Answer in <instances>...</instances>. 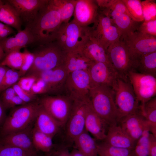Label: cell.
Returning a JSON list of instances; mask_svg holds the SVG:
<instances>
[{
    "label": "cell",
    "mask_w": 156,
    "mask_h": 156,
    "mask_svg": "<svg viewBox=\"0 0 156 156\" xmlns=\"http://www.w3.org/2000/svg\"><path fill=\"white\" fill-rule=\"evenodd\" d=\"M62 23L59 13L49 0L33 21L26 27L32 34L35 42L43 45L55 41Z\"/></svg>",
    "instance_id": "6da1fadb"
},
{
    "label": "cell",
    "mask_w": 156,
    "mask_h": 156,
    "mask_svg": "<svg viewBox=\"0 0 156 156\" xmlns=\"http://www.w3.org/2000/svg\"><path fill=\"white\" fill-rule=\"evenodd\" d=\"M111 87L103 85L91 86L89 98L96 112L109 126L118 124L120 120Z\"/></svg>",
    "instance_id": "7a4b0ae2"
},
{
    "label": "cell",
    "mask_w": 156,
    "mask_h": 156,
    "mask_svg": "<svg viewBox=\"0 0 156 156\" xmlns=\"http://www.w3.org/2000/svg\"><path fill=\"white\" fill-rule=\"evenodd\" d=\"M40 105L38 100L12 108L0 128V136L24 129L34 124Z\"/></svg>",
    "instance_id": "3957f363"
},
{
    "label": "cell",
    "mask_w": 156,
    "mask_h": 156,
    "mask_svg": "<svg viewBox=\"0 0 156 156\" xmlns=\"http://www.w3.org/2000/svg\"><path fill=\"white\" fill-rule=\"evenodd\" d=\"M33 53L34 63L26 75L51 70L63 65L66 52L55 41L40 45Z\"/></svg>",
    "instance_id": "277c9868"
},
{
    "label": "cell",
    "mask_w": 156,
    "mask_h": 156,
    "mask_svg": "<svg viewBox=\"0 0 156 156\" xmlns=\"http://www.w3.org/2000/svg\"><path fill=\"white\" fill-rule=\"evenodd\" d=\"M91 27L78 25L73 20L62 23L58 30L55 41L65 52L79 49L90 35Z\"/></svg>",
    "instance_id": "5b68a950"
},
{
    "label": "cell",
    "mask_w": 156,
    "mask_h": 156,
    "mask_svg": "<svg viewBox=\"0 0 156 156\" xmlns=\"http://www.w3.org/2000/svg\"><path fill=\"white\" fill-rule=\"evenodd\" d=\"M113 89L120 119L128 115L140 113V103L128 80L118 77Z\"/></svg>",
    "instance_id": "8992f818"
},
{
    "label": "cell",
    "mask_w": 156,
    "mask_h": 156,
    "mask_svg": "<svg viewBox=\"0 0 156 156\" xmlns=\"http://www.w3.org/2000/svg\"><path fill=\"white\" fill-rule=\"evenodd\" d=\"M120 40L127 48L133 62L142 55L156 51V37L138 31L123 34Z\"/></svg>",
    "instance_id": "52a82bcc"
},
{
    "label": "cell",
    "mask_w": 156,
    "mask_h": 156,
    "mask_svg": "<svg viewBox=\"0 0 156 156\" xmlns=\"http://www.w3.org/2000/svg\"><path fill=\"white\" fill-rule=\"evenodd\" d=\"M91 27L90 35L106 50L111 44L119 40L122 34L111 19L99 11Z\"/></svg>",
    "instance_id": "ba28073f"
},
{
    "label": "cell",
    "mask_w": 156,
    "mask_h": 156,
    "mask_svg": "<svg viewBox=\"0 0 156 156\" xmlns=\"http://www.w3.org/2000/svg\"><path fill=\"white\" fill-rule=\"evenodd\" d=\"M108 60L119 78L128 80L129 73L134 70L133 62L123 43L120 40L110 45L106 50Z\"/></svg>",
    "instance_id": "9c48e42d"
},
{
    "label": "cell",
    "mask_w": 156,
    "mask_h": 156,
    "mask_svg": "<svg viewBox=\"0 0 156 156\" xmlns=\"http://www.w3.org/2000/svg\"><path fill=\"white\" fill-rule=\"evenodd\" d=\"M39 101L61 127L65 125L72 107L73 101L68 96L46 95Z\"/></svg>",
    "instance_id": "30bf717a"
},
{
    "label": "cell",
    "mask_w": 156,
    "mask_h": 156,
    "mask_svg": "<svg viewBox=\"0 0 156 156\" xmlns=\"http://www.w3.org/2000/svg\"><path fill=\"white\" fill-rule=\"evenodd\" d=\"M92 86L88 71L78 70L68 74L64 87L68 96L73 101H85L89 99Z\"/></svg>",
    "instance_id": "8fae6325"
},
{
    "label": "cell",
    "mask_w": 156,
    "mask_h": 156,
    "mask_svg": "<svg viewBox=\"0 0 156 156\" xmlns=\"http://www.w3.org/2000/svg\"><path fill=\"white\" fill-rule=\"evenodd\" d=\"M127 79L140 105L156 96V77L141 73L134 70L129 73Z\"/></svg>",
    "instance_id": "7c38bea8"
},
{
    "label": "cell",
    "mask_w": 156,
    "mask_h": 156,
    "mask_svg": "<svg viewBox=\"0 0 156 156\" xmlns=\"http://www.w3.org/2000/svg\"><path fill=\"white\" fill-rule=\"evenodd\" d=\"M86 101H73L70 113L65 125L66 136L69 140H75L85 130Z\"/></svg>",
    "instance_id": "4fadbf2b"
},
{
    "label": "cell",
    "mask_w": 156,
    "mask_h": 156,
    "mask_svg": "<svg viewBox=\"0 0 156 156\" xmlns=\"http://www.w3.org/2000/svg\"><path fill=\"white\" fill-rule=\"evenodd\" d=\"M88 71L91 79L92 86L103 85L113 89L117 78L119 77L113 67L103 62H92Z\"/></svg>",
    "instance_id": "5bb4252c"
},
{
    "label": "cell",
    "mask_w": 156,
    "mask_h": 156,
    "mask_svg": "<svg viewBox=\"0 0 156 156\" xmlns=\"http://www.w3.org/2000/svg\"><path fill=\"white\" fill-rule=\"evenodd\" d=\"M99 12L96 0H76L73 20L81 26L88 27L94 22Z\"/></svg>",
    "instance_id": "9a60e30c"
},
{
    "label": "cell",
    "mask_w": 156,
    "mask_h": 156,
    "mask_svg": "<svg viewBox=\"0 0 156 156\" xmlns=\"http://www.w3.org/2000/svg\"><path fill=\"white\" fill-rule=\"evenodd\" d=\"M49 0H8L26 26L35 19Z\"/></svg>",
    "instance_id": "2e32d148"
},
{
    "label": "cell",
    "mask_w": 156,
    "mask_h": 156,
    "mask_svg": "<svg viewBox=\"0 0 156 156\" xmlns=\"http://www.w3.org/2000/svg\"><path fill=\"white\" fill-rule=\"evenodd\" d=\"M31 75L42 80L47 88L48 94H53L64 87L68 73L63 64L51 70Z\"/></svg>",
    "instance_id": "e0dca14e"
},
{
    "label": "cell",
    "mask_w": 156,
    "mask_h": 156,
    "mask_svg": "<svg viewBox=\"0 0 156 156\" xmlns=\"http://www.w3.org/2000/svg\"><path fill=\"white\" fill-rule=\"evenodd\" d=\"M118 124L131 138L136 142L145 130H149V122L140 113L122 117Z\"/></svg>",
    "instance_id": "ac0fdd59"
},
{
    "label": "cell",
    "mask_w": 156,
    "mask_h": 156,
    "mask_svg": "<svg viewBox=\"0 0 156 156\" xmlns=\"http://www.w3.org/2000/svg\"><path fill=\"white\" fill-rule=\"evenodd\" d=\"M108 127L107 124L94 111L89 99L86 109L85 130L96 140H103Z\"/></svg>",
    "instance_id": "d6986e66"
},
{
    "label": "cell",
    "mask_w": 156,
    "mask_h": 156,
    "mask_svg": "<svg viewBox=\"0 0 156 156\" xmlns=\"http://www.w3.org/2000/svg\"><path fill=\"white\" fill-rule=\"evenodd\" d=\"M33 127V125L24 129L0 136V143L37 152L32 142V133Z\"/></svg>",
    "instance_id": "ffe728a7"
},
{
    "label": "cell",
    "mask_w": 156,
    "mask_h": 156,
    "mask_svg": "<svg viewBox=\"0 0 156 156\" xmlns=\"http://www.w3.org/2000/svg\"><path fill=\"white\" fill-rule=\"evenodd\" d=\"M35 42L34 37L26 27L15 35L0 40V45L5 55L20 50L27 45Z\"/></svg>",
    "instance_id": "44dd1931"
},
{
    "label": "cell",
    "mask_w": 156,
    "mask_h": 156,
    "mask_svg": "<svg viewBox=\"0 0 156 156\" xmlns=\"http://www.w3.org/2000/svg\"><path fill=\"white\" fill-rule=\"evenodd\" d=\"M104 142L112 146L134 150L136 141L131 138L118 124L109 126Z\"/></svg>",
    "instance_id": "7402d4cb"
},
{
    "label": "cell",
    "mask_w": 156,
    "mask_h": 156,
    "mask_svg": "<svg viewBox=\"0 0 156 156\" xmlns=\"http://www.w3.org/2000/svg\"><path fill=\"white\" fill-rule=\"evenodd\" d=\"M79 49L91 61L104 63L113 67L108 60L106 50L90 35Z\"/></svg>",
    "instance_id": "603a6c76"
},
{
    "label": "cell",
    "mask_w": 156,
    "mask_h": 156,
    "mask_svg": "<svg viewBox=\"0 0 156 156\" xmlns=\"http://www.w3.org/2000/svg\"><path fill=\"white\" fill-rule=\"evenodd\" d=\"M34 127L40 131L52 137L58 133L61 127L41 105Z\"/></svg>",
    "instance_id": "cb8c5ba5"
},
{
    "label": "cell",
    "mask_w": 156,
    "mask_h": 156,
    "mask_svg": "<svg viewBox=\"0 0 156 156\" xmlns=\"http://www.w3.org/2000/svg\"><path fill=\"white\" fill-rule=\"evenodd\" d=\"M92 62L78 49L66 52L63 64L68 74L75 71H88Z\"/></svg>",
    "instance_id": "d4e9b609"
},
{
    "label": "cell",
    "mask_w": 156,
    "mask_h": 156,
    "mask_svg": "<svg viewBox=\"0 0 156 156\" xmlns=\"http://www.w3.org/2000/svg\"><path fill=\"white\" fill-rule=\"evenodd\" d=\"M0 5V21L16 29L18 32L22 30V21L14 7L7 0Z\"/></svg>",
    "instance_id": "484cf974"
},
{
    "label": "cell",
    "mask_w": 156,
    "mask_h": 156,
    "mask_svg": "<svg viewBox=\"0 0 156 156\" xmlns=\"http://www.w3.org/2000/svg\"><path fill=\"white\" fill-rule=\"evenodd\" d=\"M96 140L85 130L74 140L76 148L84 156H98Z\"/></svg>",
    "instance_id": "4316f807"
},
{
    "label": "cell",
    "mask_w": 156,
    "mask_h": 156,
    "mask_svg": "<svg viewBox=\"0 0 156 156\" xmlns=\"http://www.w3.org/2000/svg\"><path fill=\"white\" fill-rule=\"evenodd\" d=\"M99 11L108 17L111 20L118 14H130L122 0H96Z\"/></svg>",
    "instance_id": "83f0119b"
},
{
    "label": "cell",
    "mask_w": 156,
    "mask_h": 156,
    "mask_svg": "<svg viewBox=\"0 0 156 156\" xmlns=\"http://www.w3.org/2000/svg\"><path fill=\"white\" fill-rule=\"evenodd\" d=\"M134 68L138 73L156 77V51L142 55L135 62Z\"/></svg>",
    "instance_id": "f1b7e54d"
},
{
    "label": "cell",
    "mask_w": 156,
    "mask_h": 156,
    "mask_svg": "<svg viewBox=\"0 0 156 156\" xmlns=\"http://www.w3.org/2000/svg\"><path fill=\"white\" fill-rule=\"evenodd\" d=\"M139 113L149 124V131L156 137V97L140 105Z\"/></svg>",
    "instance_id": "f546056e"
},
{
    "label": "cell",
    "mask_w": 156,
    "mask_h": 156,
    "mask_svg": "<svg viewBox=\"0 0 156 156\" xmlns=\"http://www.w3.org/2000/svg\"><path fill=\"white\" fill-rule=\"evenodd\" d=\"M32 135L33 144L37 151L46 153L51 152L54 146L53 137L40 131L34 126Z\"/></svg>",
    "instance_id": "4dcf8cb0"
},
{
    "label": "cell",
    "mask_w": 156,
    "mask_h": 156,
    "mask_svg": "<svg viewBox=\"0 0 156 156\" xmlns=\"http://www.w3.org/2000/svg\"><path fill=\"white\" fill-rule=\"evenodd\" d=\"M59 13L62 23H67L73 15L76 0H49Z\"/></svg>",
    "instance_id": "1f68e13d"
},
{
    "label": "cell",
    "mask_w": 156,
    "mask_h": 156,
    "mask_svg": "<svg viewBox=\"0 0 156 156\" xmlns=\"http://www.w3.org/2000/svg\"><path fill=\"white\" fill-rule=\"evenodd\" d=\"M112 21L116 25L122 34L137 31L140 24L134 21L128 15L120 13L112 20Z\"/></svg>",
    "instance_id": "d6a6232c"
},
{
    "label": "cell",
    "mask_w": 156,
    "mask_h": 156,
    "mask_svg": "<svg viewBox=\"0 0 156 156\" xmlns=\"http://www.w3.org/2000/svg\"><path fill=\"white\" fill-rule=\"evenodd\" d=\"M100 156H134V150L116 147L105 142L97 145Z\"/></svg>",
    "instance_id": "836d02e7"
},
{
    "label": "cell",
    "mask_w": 156,
    "mask_h": 156,
    "mask_svg": "<svg viewBox=\"0 0 156 156\" xmlns=\"http://www.w3.org/2000/svg\"><path fill=\"white\" fill-rule=\"evenodd\" d=\"M23 54L20 51H14L6 55L3 60L0 62V65L19 70L23 62Z\"/></svg>",
    "instance_id": "e575fe53"
},
{
    "label": "cell",
    "mask_w": 156,
    "mask_h": 156,
    "mask_svg": "<svg viewBox=\"0 0 156 156\" xmlns=\"http://www.w3.org/2000/svg\"><path fill=\"white\" fill-rule=\"evenodd\" d=\"M132 18L139 23L144 21L141 1L140 0H122Z\"/></svg>",
    "instance_id": "d590c367"
},
{
    "label": "cell",
    "mask_w": 156,
    "mask_h": 156,
    "mask_svg": "<svg viewBox=\"0 0 156 156\" xmlns=\"http://www.w3.org/2000/svg\"><path fill=\"white\" fill-rule=\"evenodd\" d=\"M0 156H37V152L0 143Z\"/></svg>",
    "instance_id": "8d00e7d4"
},
{
    "label": "cell",
    "mask_w": 156,
    "mask_h": 156,
    "mask_svg": "<svg viewBox=\"0 0 156 156\" xmlns=\"http://www.w3.org/2000/svg\"><path fill=\"white\" fill-rule=\"evenodd\" d=\"M150 133L148 130H145L137 141L134 149V156H148V141Z\"/></svg>",
    "instance_id": "74e56055"
},
{
    "label": "cell",
    "mask_w": 156,
    "mask_h": 156,
    "mask_svg": "<svg viewBox=\"0 0 156 156\" xmlns=\"http://www.w3.org/2000/svg\"><path fill=\"white\" fill-rule=\"evenodd\" d=\"M144 21H147L156 19L155 0H145L141 1Z\"/></svg>",
    "instance_id": "f35d334b"
},
{
    "label": "cell",
    "mask_w": 156,
    "mask_h": 156,
    "mask_svg": "<svg viewBox=\"0 0 156 156\" xmlns=\"http://www.w3.org/2000/svg\"><path fill=\"white\" fill-rule=\"evenodd\" d=\"M21 77L18 70L8 68L3 78L1 92L17 83Z\"/></svg>",
    "instance_id": "ab89813d"
},
{
    "label": "cell",
    "mask_w": 156,
    "mask_h": 156,
    "mask_svg": "<svg viewBox=\"0 0 156 156\" xmlns=\"http://www.w3.org/2000/svg\"><path fill=\"white\" fill-rule=\"evenodd\" d=\"M23 59L22 65L18 71L21 77L25 76L32 66L34 62V56L33 53L25 49L23 52Z\"/></svg>",
    "instance_id": "60d3db41"
},
{
    "label": "cell",
    "mask_w": 156,
    "mask_h": 156,
    "mask_svg": "<svg viewBox=\"0 0 156 156\" xmlns=\"http://www.w3.org/2000/svg\"><path fill=\"white\" fill-rule=\"evenodd\" d=\"M12 87L15 90L16 94L26 103H31L38 100L37 95L24 90L17 83L15 84Z\"/></svg>",
    "instance_id": "b9f144b4"
},
{
    "label": "cell",
    "mask_w": 156,
    "mask_h": 156,
    "mask_svg": "<svg viewBox=\"0 0 156 156\" xmlns=\"http://www.w3.org/2000/svg\"><path fill=\"white\" fill-rule=\"evenodd\" d=\"M137 31L142 33L156 37V19L143 21L139 25Z\"/></svg>",
    "instance_id": "7bdbcfd3"
},
{
    "label": "cell",
    "mask_w": 156,
    "mask_h": 156,
    "mask_svg": "<svg viewBox=\"0 0 156 156\" xmlns=\"http://www.w3.org/2000/svg\"><path fill=\"white\" fill-rule=\"evenodd\" d=\"M37 79V77L34 75H26L21 77L17 83L24 90L30 92L31 87Z\"/></svg>",
    "instance_id": "ee69618b"
},
{
    "label": "cell",
    "mask_w": 156,
    "mask_h": 156,
    "mask_svg": "<svg viewBox=\"0 0 156 156\" xmlns=\"http://www.w3.org/2000/svg\"><path fill=\"white\" fill-rule=\"evenodd\" d=\"M0 96L2 102L6 109L8 106L14 96L16 94L15 90L12 87L4 90L1 92Z\"/></svg>",
    "instance_id": "f6af8a7d"
},
{
    "label": "cell",
    "mask_w": 156,
    "mask_h": 156,
    "mask_svg": "<svg viewBox=\"0 0 156 156\" xmlns=\"http://www.w3.org/2000/svg\"><path fill=\"white\" fill-rule=\"evenodd\" d=\"M148 156H156V137L150 134L148 145Z\"/></svg>",
    "instance_id": "bcb514c9"
},
{
    "label": "cell",
    "mask_w": 156,
    "mask_h": 156,
    "mask_svg": "<svg viewBox=\"0 0 156 156\" xmlns=\"http://www.w3.org/2000/svg\"><path fill=\"white\" fill-rule=\"evenodd\" d=\"M14 33V31L12 27L0 22V40Z\"/></svg>",
    "instance_id": "7dc6e473"
},
{
    "label": "cell",
    "mask_w": 156,
    "mask_h": 156,
    "mask_svg": "<svg viewBox=\"0 0 156 156\" xmlns=\"http://www.w3.org/2000/svg\"><path fill=\"white\" fill-rule=\"evenodd\" d=\"M25 102L16 94L14 96L9 104L8 109L13 108L15 107L25 104Z\"/></svg>",
    "instance_id": "c3c4849f"
},
{
    "label": "cell",
    "mask_w": 156,
    "mask_h": 156,
    "mask_svg": "<svg viewBox=\"0 0 156 156\" xmlns=\"http://www.w3.org/2000/svg\"><path fill=\"white\" fill-rule=\"evenodd\" d=\"M5 108L0 97V128L3 125L6 117Z\"/></svg>",
    "instance_id": "681fc988"
},
{
    "label": "cell",
    "mask_w": 156,
    "mask_h": 156,
    "mask_svg": "<svg viewBox=\"0 0 156 156\" xmlns=\"http://www.w3.org/2000/svg\"><path fill=\"white\" fill-rule=\"evenodd\" d=\"M55 153V156H70V152L66 147H62Z\"/></svg>",
    "instance_id": "f907efd6"
},
{
    "label": "cell",
    "mask_w": 156,
    "mask_h": 156,
    "mask_svg": "<svg viewBox=\"0 0 156 156\" xmlns=\"http://www.w3.org/2000/svg\"><path fill=\"white\" fill-rule=\"evenodd\" d=\"M8 67L0 65V93L4 76Z\"/></svg>",
    "instance_id": "816d5d0a"
},
{
    "label": "cell",
    "mask_w": 156,
    "mask_h": 156,
    "mask_svg": "<svg viewBox=\"0 0 156 156\" xmlns=\"http://www.w3.org/2000/svg\"><path fill=\"white\" fill-rule=\"evenodd\" d=\"M70 156H84L77 149H73L70 152Z\"/></svg>",
    "instance_id": "f5cc1de1"
},
{
    "label": "cell",
    "mask_w": 156,
    "mask_h": 156,
    "mask_svg": "<svg viewBox=\"0 0 156 156\" xmlns=\"http://www.w3.org/2000/svg\"><path fill=\"white\" fill-rule=\"evenodd\" d=\"M6 55L0 45V62L4 58Z\"/></svg>",
    "instance_id": "db71d44e"
},
{
    "label": "cell",
    "mask_w": 156,
    "mask_h": 156,
    "mask_svg": "<svg viewBox=\"0 0 156 156\" xmlns=\"http://www.w3.org/2000/svg\"><path fill=\"white\" fill-rule=\"evenodd\" d=\"M4 3V1L0 0V5Z\"/></svg>",
    "instance_id": "11a10c76"
},
{
    "label": "cell",
    "mask_w": 156,
    "mask_h": 156,
    "mask_svg": "<svg viewBox=\"0 0 156 156\" xmlns=\"http://www.w3.org/2000/svg\"><path fill=\"white\" fill-rule=\"evenodd\" d=\"M48 156H55V155L53 153H51Z\"/></svg>",
    "instance_id": "9f6ffc18"
}]
</instances>
